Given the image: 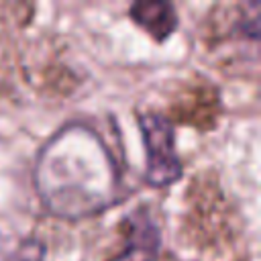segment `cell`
<instances>
[{"mask_svg":"<svg viewBox=\"0 0 261 261\" xmlns=\"http://www.w3.org/2000/svg\"><path fill=\"white\" fill-rule=\"evenodd\" d=\"M171 114L177 122L208 130L216 124L220 114V96L218 90L204 80L188 84L171 102Z\"/></svg>","mask_w":261,"mask_h":261,"instance_id":"cell-6","label":"cell"},{"mask_svg":"<svg viewBox=\"0 0 261 261\" xmlns=\"http://www.w3.org/2000/svg\"><path fill=\"white\" fill-rule=\"evenodd\" d=\"M33 179L43 206L63 218L92 216L120 198V173L110 149L82 122L65 124L45 143Z\"/></svg>","mask_w":261,"mask_h":261,"instance_id":"cell-1","label":"cell"},{"mask_svg":"<svg viewBox=\"0 0 261 261\" xmlns=\"http://www.w3.org/2000/svg\"><path fill=\"white\" fill-rule=\"evenodd\" d=\"M139 130L145 145V179L153 188H165L181 177V161L175 153V133L167 116L159 112L139 114Z\"/></svg>","mask_w":261,"mask_h":261,"instance_id":"cell-3","label":"cell"},{"mask_svg":"<svg viewBox=\"0 0 261 261\" xmlns=\"http://www.w3.org/2000/svg\"><path fill=\"white\" fill-rule=\"evenodd\" d=\"M239 232V216L226 194L220 190L218 179L208 171L188 188L184 237L198 249L226 247Z\"/></svg>","mask_w":261,"mask_h":261,"instance_id":"cell-2","label":"cell"},{"mask_svg":"<svg viewBox=\"0 0 261 261\" xmlns=\"http://www.w3.org/2000/svg\"><path fill=\"white\" fill-rule=\"evenodd\" d=\"M122 249L108 261H157L161 234L147 208H137L120 222Z\"/></svg>","mask_w":261,"mask_h":261,"instance_id":"cell-5","label":"cell"},{"mask_svg":"<svg viewBox=\"0 0 261 261\" xmlns=\"http://www.w3.org/2000/svg\"><path fill=\"white\" fill-rule=\"evenodd\" d=\"M261 35V4L237 2V4H216L206 20L204 37L210 49H220L230 43H241L257 53Z\"/></svg>","mask_w":261,"mask_h":261,"instance_id":"cell-4","label":"cell"},{"mask_svg":"<svg viewBox=\"0 0 261 261\" xmlns=\"http://www.w3.org/2000/svg\"><path fill=\"white\" fill-rule=\"evenodd\" d=\"M128 14L141 29H145L157 41L167 39L177 27V12H175L173 4L163 2V0L135 2V4H130Z\"/></svg>","mask_w":261,"mask_h":261,"instance_id":"cell-7","label":"cell"}]
</instances>
